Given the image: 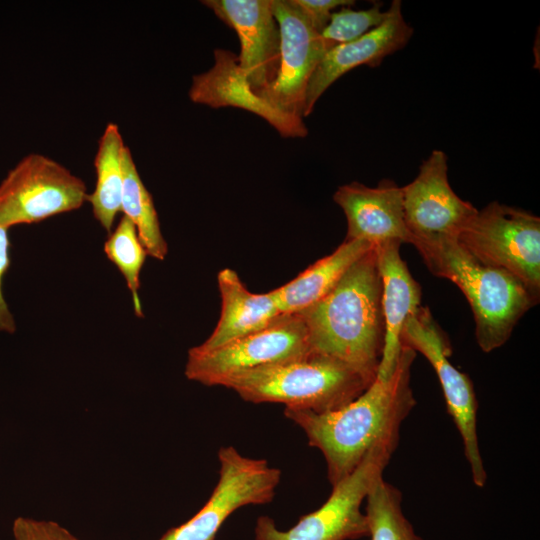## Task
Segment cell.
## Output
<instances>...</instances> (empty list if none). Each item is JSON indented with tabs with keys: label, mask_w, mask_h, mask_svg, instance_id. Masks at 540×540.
Segmentation results:
<instances>
[{
	"label": "cell",
	"mask_w": 540,
	"mask_h": 540,
	"mask_svg": "<svg viewBox=\"0 0 540 540\" xmlns=\"http://www.w3.org/2000/svg\"><path fill=\"white\" fill-rule=\"evenodd\" d=\"M217 283L221 314L212 334L198 345L202 350L220 347L264 329L282 315L272 291L262 294L250 292L232 269L220 270Z\"/></svg>",
	"instance_id": "ac0fdd59"
},
{
	"label": "cell",
	"mask_w": 540,
	"mask_h": 540,
	"mask_svg": "<svg viewBox=\"0 0 540 540\" xmlns=\"http://www.w3.org/2000/svg\"><path fill=\"white\" fill-rule=\"evenodd\" d=\"M121 212L136 227L138 237L147 255L163 261L168 254V245L161 232L152 195L138 173L129 148L126 150L124 159Z\"/></svg>",
	"instance_id": "44dd1931"
},
{
	"label": "cell",
	"mask_w": 540,
	"mask_h": 540,
	"mask_svg": "<svg viewBox=\"0 0 540 540\" xmlns=\"http://www.w3.org/2000/svg\"><path fill=\"white\" fill-rule=\"evenodd\" d=\"M104 253L125 279L132 296L135 315L142 318L144 314L139 296L140 273L147 252L138 237L136 227L126 216L123 215L108 234L104 242Z\"/></svg>",
	"instance_id": "603a6c76"
},
{
	"label": "cell",
	"mask_w": 540,
	"mask_h": 540,
	"mask_svg": "<svg viewBox=\"0 0 540 540\" xmlns=\"http://www.w3.org/2000/svg\"><path fill=\"white\" fill-rule=\"evenodd\" d=\"M88 195L85 182L61 163L28 154L0 183V225L9 229L77 210Z\"/></svg>",
	"instance_id": "ba28073f"
},
{
	"label": "cell",
	"mask_w": 540,
	"mask_h": 540,
	"mask_svg": "<svg viewBox=\"0 0 540 540\" xmlns=\"http://www.w3.org/2000/svg\"><path fill=\"white\" fill-rule=\"evenodd\" d=\"M374 248L364 240L345 241L290 282L272 290L282 314H298L316 304L337 285L346 271Z\"/></svg>",
	"instance_id": "d6986e66"
},
{
	"label": "cell",
	"mask_w": 540,
	"mask_h": 540,
	"mask_svg": "<svg viewBox=\"0 0 540 540\" xmlns=\"http://www.w3.org/2000/svg\"><path fill=\"white\" fill-rule=\"evenodd\" d=\"M127 148L118 125L108 123L98 141L94 159L96 183L87 199L95 220L108 234L121 212Z\"/></svg>",
	"instance_id": "ffe728a7"
},
{
	"label": "cell",
	"mask_w": 540,
	"mask_h": 540,
	"mask_svg": "<svg viewBox=\"0 0 540 540\" xmlns=\"http://www.w3.org/2000/svg\"><path fill=\"white\" fill-rule=\"evenodd\" d=\"M311 350L300 314H282L270 325L228 343L202 350H188L185 376L206 386H222L233 376L288 361Z\"/></svg>",
	"instance_id": "52a82bcc"
},
{
	"label": "cell",
	"mask_w": 540,
	"mask_h": 540,
	"mask_svg": "<svg viewBox=\"0 0 540 540\" xmlns=\"http://www.w3.org/2000/svg\"><path fill=\"white\" fill-rule=\"evenodd\" d=\"M416 352L402 349L393 372L375 380L347 405L325 413L285 407L284 415L323 454L332 486L350 475L374 447L395 451L400 427L416 404L410 387Z\"/></svg>",
	"instance_id": "6da1fadb"
},
{
	"label": "cell",
	"mask_w": 540,
	"mask_h": 540,
	"mask_svg": "<svg viewBox=\"0 0 540 540\" xmlns=\"http://www.w3.org/2000/svg\"><path fill=\"white\" fill-rule=\"evenodd\" d=\"M202 3L238 35V62L251 89L260 94L276 79L280 32L271 0H206Z\"/></svg>",
	"instance_id": "4fadbf2b"
},
{
	"label": "cell",
	"mask_w": 540,
	"mask_h": 540,
	"mask_svg": "<svg viewBox=\"0 0 540 540\" xmlns=\"http://www.w3.org/2000/svg\"><path fill=\"white\" fill-rule=\"evenodd\" d=\"M401 188L405 223L417 250L457 240L478 212L450 186L447 155L441 150H434L416 178Z\"/></svg>",
	"instance_id": "8fae6325"
},
{
	"label": "cell",
	"mask_w": 540,
	"mask_h": 540,
	"mask_svg": "<svg viewBox=\"0 0 540 540\" xmlns=\"http://www.w3.org/2000/svg\"><path fill=\"white\" fill-rule=\"evenodd\" d=\"M366 512L371 540H425L414 531L402 510V494L379 476L366 496Z\"/></svg>",
	"instance_id": "7402d4cb"
},
{
	"label": "cell",
	"mask_w": 540,
	"mask_h": 540,
	"mask_svg": "<svg viewBox=\"0 0 540 540\" xmlns=\"http://www.w3.org/2000/svg\"><path fill=\"white\" fill-rule=\"evenodd\" d=\"M298 8L311 22L313 27L321 33L329 22L332 11L340 6H351L350 0H293Z\"/></svg>",
	"instance_id": "4316f807"
},
{
	"label": "cell",
	"mask_w": 540,
	"mask_h": 540,
	"mask_svg": "<svg viewBox=\"0 0 540 540\" xmlns=\"http://www.w3.org/2000/svg\"><path fill=\"white\" fill-rule=\"evenodd\" d=\"M401 344L420 352L434 368L441 384L447 410L462 437L472 480L483 487L487 474L481 457L477 428V400L470 378L449 361L451 347L427 308L419 307L404 324Z\"/></svg>",
	"instance_id": "30bf717a"
},
{
	"label": "cell",
	"mask_w": 540,
	"mask_h": 540,
	"mask_svg": "<svg viewBox=\"0 0 540 540\" xmlns=\"http://www.w3.org/2000/svg\"><path fill=\"white\" fill-rule=\"evenodd\" d=\"M214 58L211 69L193 76L189 89L192 102L212 108L230 106L247 110L265 119L283 137L307 135L302 118L275 109L251 89L236 54L216 49Z\"/></svg>",
	"instance_id": "9a60e30c"
},
{
	"label": "cell",
	"mask_w": 540,
	"mask_h": 540,
	"mask_svg": "<svg viewBox=\"0 0 540 540\" xmlns=\"http://www.w3.org/2000/svg\"><path fill=\"white\" fill-rule=\"evenodd\" d=\"M219 479L208 501L189 520L169 529L159 540H216L225 520L247 505L270 503L281 471L264 459L243 456L233 446L218 451Z\"/></svg>",
	"instance_id": "9c48e42d"
},
{
	"label": "cell",
	"mask_w": 540,
	"mask_h": 540,
	"mask_svg": "<svg viewBox=\"0 0 540 540\" xmlns=\"http://www.w3.org/2000/svg\"><path fill=\"white\" fill-rule=\"evenodd\" d=\"M8 230L0 225V331L13 334L16 330V323L3 293V280L11 265V242Z\"/></svg>",
	"instance_id": "484cf974"
},
{
	"label": "cell",
	"mask_w": 540,
	"mask_h": 540,
	"mask_svg": "<svg viewBox=\"0 0 540 540\" xmlns=\"http://www.w3.org/2000/svg\"><path fill=\"white\" fill-rule=\"evenodd\" d=\"M15 540H79L57 522L19 517L13 523Z\"/></svg>",
	"instance_id": "d4e9b609"
},
{
	"label": "cell",
	"mask_w": 540,
	"mask_h": 540,
	"mask_svg": "<svg viewBox=\"0 0 540 540\" xmlns=\"http://www.w3.org/2000/svg\"><path fill=\"white\" fill-rule=\"evenodd\" d=\"M374 380L342 361L310 351L233 376L222 386L248 402L325 413L356 399Z\"/></svg>",
	"instance_id": "277c9868"
},
{
	"label": "cell",
	"mask_w": 540,
	"mask_h": 540,
	"mask_svg": "<svg viewBox=\"0 0 540 540\" xmlns=\"http://www.w3.org/2000/svg\"><path fill=\"white\" fill-rule=\"evenodd\" d=\"M271 8L280 32V63L276 79L259 96L275 109L303 118L309 80L327 50L293 0H271Z\"/></svg>",
	"instance_id": "7c38bea8"
},
{
	"label": "cell",
	"mask_w": 540,
	"mask_h": 540,
	"mask_svg": "<svg viewBox=\"0 0 540 540\" xmlns=\"http://www.w3.org/2000/svg\"><path fill=\"white\" fill-rule=\"evenodd\" d=\"M412 34L413 28L403 17L401 1H392L386 19L378 27L325 53L307 86L304 117L311 114L317 100L343 74L360 65L379 66L386 56L402 49Z\"/></svg>",
	"instance_id": "5bb4252c"
},
{
	"label": "cell",
	"mask_w": 540,
	"mask_h": 540,
	"mask_svg": "<svg viewBox=\"0 0 540 540\" xmlns=\"http://www.w3.org/2000/svg\"><path fill=\"white\" fill-rule=\"evenodd\" d=\"M402 243L391 241L374 247L381 277L384 348L377 375L389 376L397 363L405 322L420 306L421 290L400 256Z\"/></svg>",
	"instance_id": "e0dca14e"
},
{
	"label": "cell",
	"mask_w": 540,
	"mask_h": 540,
	"mask_svg": "<svg viewBox=\"0 0 540 540\" xmlns=\"http://www.w3.org/2000/svg\"><path fill=\"white\" fill-rule=\"evenodd\" d=\"M429 271L457 285L475 320V335L489 353L506 343L520 318L539 300L509 272L480 262L457 240L418 250Z\"/></svg>",
	"instance_id": "3957f363"
},
{
	"label": "cell",
	"mask_w": 540,
	"mask_h": 540,
	"mask_svg": "<svg viewBox=\"0 0 540 540\" xmlns=\"http://www.w3.org/2000/svg\"><path fill=\"white\" fill-rule=\"evenodd\" d=\"M382 4L375 3L366 10L343 8L332 12L329 22L320 35L326 50L351 42L378 27L387 17V10H381Z\"/></svg>",
	"instance_id": "cb8c5ba5"
},
{
	"label": "cell",
	"mask_w": 540,
	"mask_h": 540,
	"mask_svg": "<svg viewBox=\"0 0 540 540\" xmlns=\"http://www.w3.org/2000/svg\"><path fill=\"white\" fill-rule=\"evenodd\" d=\"M334 201L347 219L348 240H364L373 247L391 241L411 243L403 208L402 188L391 180L377 187L351 182L337 189Z\"/></svg>",
	"instance_id": "2e32d148"
},
{
	"label": "cell",
	"mask_w": 540,
	"mask_h": 540,
	"mask_svg": "<svg viewBox=\"0 0 540 540\" xmlns=\"http://www.w3.org/2000/svg\"><path fill=\"white\" fill-rule=\"evenodd\" d=\"M381 293L372 248L328 295L298 313L306 325L311 350L342 361L374 380L385 337Z\"/></svg>",
	"instance_id": "7a4b0ae2"
},
{
	"label": "cell",
	"mask_w": 540,
	"mask_h": 540,
	"mask_svg": "<svg viewBox=\"0 0 540 540\" xmlns=\"http://www.w3.org/2000/svg\"><path fill=\"white\" fill-rule=\"evenodd\" d=\"M394 452L372 448L358 467L332 486L323 505L300 517L292 528L281 531L268 516L257 519L255 540H355L369 535L361 504L373 482L381 475Z\"/></svg>",
	"instance_id": "8992f818"
},
{
	"label": "cell",
	"mask_w": 540,
	"mask_h": 540,
	"mask_svg": "<svg viewBox=\"0 0 540 540\" xmlns=\"http://www.w3.org/2000/svg\"><path fill=\"white\" fill-rule=\"evenodd\" d=\"M457 241L480 262L503 269L540 293V219L498 202L478 211Z\"/></svg>",
	"instance_id": "5b68a950"
}]
</instances>
